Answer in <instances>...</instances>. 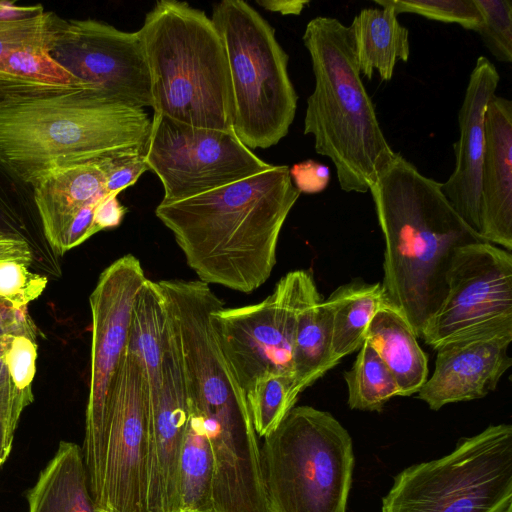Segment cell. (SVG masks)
<instances>
[{
  "label": "cell",
  "instance_id": "obj_38",
  "mask_svg": "<svg viewBox=\"0 0 512 512\" xmlns=\"http://www.w3.org/2000/svg\"><path fill=\"white\" fill-rule=\"evenodd\" d=\"M293 185L300 193L316 194L327 188L330 169L326 165L307 159L289 168Z\"/></svg>",
  "mask_w": 512,
  "mask_h": 512
},
{
  "label": "cell",
  "instance_id": "obj_37",
  "mask_svg": "<svg viewBox=\"0 0 512 512\" xmlns=\"http://www.w3.org/2000/svg\"><path fill=\"white\" fill-rule=\"evenodd\" d=\"M103 172L105 190L119 195L134 185L139 177L149 170L145 153L130 152L108 157L96 162Z\"/></svg>",
  "mask_w": 512,
  "mask_h": 512
},
{
  "label": "cell",
  "instance_id": "obj_40",
  "mask_svg": "<svg viewBox=\"0 0 512 512\" xmlns=\"http://www.w3.org/2000/svg\"><path fill=\"white\" fill-rule=\"evenodd\" d=\"M126 213V208L119 202L118 194L109 193L103 196L96 208L94 221L98 231L115 228L120 225Z\"/></svg>",
  "mask_w": 512,
  "mask_h": 512
},
{
  "label": "cell",
  "instance_id": "obj_20",
  "mask_svg": "<svg viewBox=\"0 0 512 512\" xmlns=\"http://www.w3.org/2000/svg\"><path fill=\"white\" fill-rule=\"evenodd\" d=\"M94 90L58 64L49 48L31 46L0 60V109L37 98Z\"/></svg>",
  "mask_w": 512,
  "mask_h": 512
},
{
  "label": "cell",
  "instance_id": "obj_44",
  "mask_svg": "<svg viewBox=\"0 0 512 512\" xmlns=\"http://www.w3.org/2000/svg\"><path fill=\"white\" fill-rule=\"evenodd\" d=\"M503 512H512V504L509 505Z\"/></svg>",
  "mask_w": 512,
  "mask_h": 512
},
{
  "label": "cell",
  "instance_id": "obj_8",
  "mask_svg": "<svg viewBox=\"0 0 512 512\" xmlns=\"http://www.w3.org/2000/svg\"><path fill=\"white\" fill-rule=\"evenodd\" d=\"M511 500L512 426L498 424L399 472L381 512H503Z\"/></svg>",
  "mask_w": 512,
  "mask_h": 512
},
{
  "label": "cell",
  "instance_id": "obj_22",
  "mask_svg": "<svg viewBox=\"0 0 512 512\" xmlns=\"http://www.w3.org/2000/svg\"><path fill=\"white\" fill-rule=\"evenodd\" d=\"M394 376L400 396L416 394L427 380L428 360L402 313L387 300L374 315L365 340Z\"/></svg>",
  "mask_w": 512,
  "mask_h": 512
},
{
  "label": "cell",
  "instance_id": "obj_45",
  "mask_svg": "<svg viewBox=\"0 0 512 512\" xmlns=\"http://www.w3.org/2000/svg\"><path fill=\"white\" fill-rule=\"evenodd\" d=\"M0 331H2V330L0 329ZM2 364H3V363L0 361V369H1Z\"/></svg>",
  "mask_w": 512,
  "mask_h": 512
},
{
  "label": "cell",
  "instance_id": "obj_5",
  "mask_svg": "<svg viewBox=\"0 0 512 512\" xmlns=\"http://www.w3.org/2000/svg\"><path fill=\"white\" fill-rule=\"evenodd\" d=\"M153 112L202 128L232 131V91L222 38L205 12L160 0L138 30Z\"/></svg>",
  "mask_w": 512,
  "mask_h": 512
},
{
  "label": "cell",
  "instance_id": "obj_24",
  "mask_svg": "<svg viewBox=\"0 0 512 512\" xmlns=\"http://www.w3.org/2000/svg\"><path fill=\"white\" fill-rule=\"evenodd\" d=\"M167 311L158 282L147 279L135 297L126 350L138 362L145 384L147 405L161 385Z\"/></svg>",
  "mask_w": 512,
  "mask_h": 512
},
{
  "label": "cell",
  "instance_id": "obj_1",
  "mask_svg": "<svg viewBox=\"0 0 512 512\" xmlns=\"http://www.w3.org/2000/svg\"><path fill=\"white\" fill-rule=\"evenodd\" d=\"M287 165L175 202L156 217L207 284L251 293L270 277L280 232L300 196Z\"/></svg>",
  "mask_w": 512,
  "mask_h": 512
},
{
  "label": "cell",
  "instance_id": "obj_28",
  "mask_svg": "<svg viewBox=\"0 0 512 512\" xmlns=\"http://www.w3.org/2000/svg\"><path fill=\"white\" fill-rule=\"evenodd\" d=\"M348 405L362 411H381L385 403L400 396L397 382L378 353L364 341L352 368L344 373Z\"/></svg>",
  "mask_w": 512,
  "mask_h": 512
},
{
  "label": "cell",
  "instance_id": "obj_29",
  "mask_svg": "<svg viewBox=\"0 0 512 512\" xmlns=\"http://www.w3.org/2000/svg\"><path fill=\"white\" fill-rule=\"evenodd\" d=\"M59 16L43 5H18L0 1V60L31 46L51 48Z\"/></svg>",
  "mask_w": 512,
  "mask_h": 512
},
{
  "label": "cell",
  "instance_id": "obj_7",
  "mask_svg": "<svg viewBox=\"0 0 512 512\" xmlns=\"http://www.w3.org/2000/svg\"><path fill=\"white\" fill-rule=\"evenodd\" d=\"M211 20L228 60L233 133L251 150L278 144L293 123L298 96L274 28L242 0L216 3Z\"/></svg>",
  "mask_w": 512,
  "mask_h": 512
},
{
  "label": "cell",
  "instance_id": "obj_23",
  "mask_svg": "<svg viewBox=\"0 0 512 512\" xmlns=\"http://www.w3.org/2000/svg\"><path fill=\"white\" fill-rule=\"evenodd\" d=\"M349 27L360 74L368 80L376 70L382 81H389L397 61H408L409 31L399 22L393 9H362Z\"/></svg>",
  "mask_w": 512,
  "mask_h": 512
},
{
  "label": "cell",
  "instance_id": "obj_12",
  "mask_svg": "<svg viewBox=\"0 0 512 512\" xmlns=\"http://www.w3.org/2000/svg\"><path fill=\"white\" fill-rule=\"evenodd\" d=\"M512 333V255L488 242L461 248L447 276L446 295L421 338L437 349L458 339Z\"/></svg>",
  "mask_w": 512,
  "mask_h": 512
},
{
  "label": "cell",
  "instance_id": "obj_9",
  "mask_svg": "<svg viewBox=\"0 0 512 512\" xmlns=\"http://www.w3.org/2000/svg\"><path fill=\"white\" fill-rule=\"evenodd\" d=\"M147 279L140 260L126 254L102 271L89 297L92 338L82 452L93 499L100 486L112 386L126 350L133 303Z\"/></svg>",
  "mask_w": 512,
  "mask_h": 512
},
{
  "label": "cell",
  "instance_id": "obj_4",
  "mask_svg": "<svg viewBox=\"0 0 512 512\" xmlns=\"http://www.w3.org/2000/svg\"><path fill=\"white\" fill-rule=\"evenodd\" d=\"M302 40L315 79L307 99L304 134L336 168L340 188L366 193L395 158L366 91L349 26L331 16L311 19Z\"/></svg>",
  "mask_w": 512,
  "mask_h": 512
},
{
  "label": "cell",
  "instance_id": "obj_30",
  "mask_svg": "<svg viewBox=\"0 0 512 512\" xmlns=\"http://www.w3.org/2000/svg\"><path fill=\"white\" fill-rule=\"evenodd\" d=\"M256 434H270L295 407L298 394L291 376L265 373L245 393Z\"/></svg>",
  "mask_w": 512,
  "mask_h": 512
},
{
  "label": "cell",
  "instance_id": "obj_32",
  "mask_svg": "<svg viewBox=\"0 0 512 512\" xmlns=\"http://www.w3.org/2000/svg\"><path fill=\"white\" fill-rule=\"evenodd\" d=\"M381 7H389L398 15L413 13L430 20L458 24L476 31L482 24V15L474 0H374Z\"/></svg>",
  "mask_w": 512,
  "mask_h": 512
},
{
  "label": "cell",
  "instance_id": "obj_31",
  "mask_svg": "<svg viewBox=\"0 0 512 512\" xmlns=\"http://www.w3.org/2000/svg\"><path fill=\"white\" fill-rule=\"evenodd\" d=\"M14 178L0 165V229L13 238L26 241L34 257L42 259L50 252V246L43 236L40 225L24 211L22 201L14 197Z\"/></svg>",
  "mask_w": 512,
  "mask_h": 512
},
{
  "label": "cell",
  "instance_id": "obj_26",
  "mask_svg": "<svg viewBox=\"0 0 512 512\" xmlns=\"http://www.w3.org/2000/svg\"><path fill=\"white\" fill-rule=\"evenodd\" d=\"M386 296L380 283L356 280L338 287L326 300L331 317V351L336 361L359 349Z\"/></svg>",
  "mask_w": 512,
  "mask_h": 512
},
{
  "label": "cell",
  "instance_id": "obj_14",
  "mask_svg": "<svg viewBox=\"0 0 512 512\" xmlns=\"http://www.w3.org/2000/svg\"><path fill=\"white\" fill-rule=\"evenodd\" d=\"M49 54L95 92L132 107L152 108L150 73L139 31H122L90 18H59Z\"/></svg>",
  "mask_w": 512,
  "mask_h": 512
},
{
  "label": "cell",
  "instance_id": "obj_41",
  "mask_svg": "<svg viewBox=\"0 0 512 512\" xmlns=\"http://www.w3.org/2000/svg\"><path fill=\"white\" fill-rule=\"evenodd\" d=\"M10 262L20 263L28 268L35 267L34 253L22 239L0 237V266Z\"/></svg>",
  "mask_w": 512,
  "mask_h": 512
},
{
  "label": "cell",
  "instance_id": "obj_33",
  "mask_svg": "<svg viewBox=\"0 0 512 512\" xmlns=\"http://www.w3.org/2000/svg\"><path fill=\"white\" fill-rule=\"evenodd\" d=\"M482 18L475 31L490 53L500 62H512V1L474 0Z\"/></svg>",
  "mask_w": 512,
  "mask_h": 512
},
{
  "label": "cell",
  "instance_id": "obj_35",
  "mask_svg": "<svg viewBox=\"0 0 512 512\" xmlns=\"http://www.w3.org/2000/svg\"><path fill=\"white\" fill-rule=\"evenodd\" d=\"M48 278L27 266L10 262L0 266V299L15 310L26 309L45 290Z\"/></svg>",
  "mask_w": 512,
  "mask_h": 512
},
{
  "label": "cell",
  "instance_id": "obj_39",
  "mask_svg": "<svg viewBox=\"0 0 512 512\" xmlns=\"http://www.w3.org/2000/svg\"><path fill=\"white\" fill-rule=\"evenodd\" d=\"M0 329L6 333L23 335L36 341L38 332L26 309L15 310L0 299Z\"/></svg>",
  "mask_w": 512,
  "mask_h": 512
},
{
  "label": "cell",
  "instance_id": "obj_10",
  "mask_svg": "<svg viewBox=\"0 0 512 512\" xmlns=\"http://www.w3.org/2000/svg\"><path fill=\"white\" fill-rule=\"evenodd\" d=\"M145 158L162 183V202L202 194L272 165L254 154L233 131L195 127L160 113H153Z\"/></svg>",
  "mask_w": 512,
  "mask_h": 512
},
{
  "label": "cell",
  "instance_id": "obj_25",
  "mask_svg": "<svg viewBox=\"0 0 512 512\" xmlns=\"http://www.w3.org/2000/svg\"><path fill=\"white\" fill-rule=\"evenodd\" d=\"M339 362L331 351V317L313 278L297 315L294 338V390L299 395Z\"/></svg>",
  "mask_w": 512,
  "mask_h": 512
},
{
  "label": "cell",
  "instance_id": "obj_36",
  "mask_svg": "<svg viewBox=\"0 0 512 512\" xmlns=\"http://www.w3.org/2000/svg\"><path fill=\"white\" fill-rule=\"evenodd\" d=\"M37 356L36 341L23 335L0 332V361L19 388L32 387Z\"/></svg>",
  "mask_w": 512,
  "mask_h": 512
},
{
  "label": "cell",
  "instance_id": "obj_21",
  "mask_svg": "<svg viewBox=\"0 0 512 512\" xmlns=\"http://www.w3.org/2000/svg\"><path fill=\"white\" fill-rule=\"evenodd\" d=\"M28 512H97L82 448L60 441L52 459L25 492Z\"/></svg>",
  "mask_w": 512,
  "mask_h": 512
},
{
  "label": "cell",
  "instance_id": "obj_18",
  "mask_svg": "<svg viewBox=\"0 0 512 512\" xmlns=\"http://www.w3.org/2000/svg\"><path fill=\"white\" fill-rule=\"evenodd\" d=\"M479 235L512 249V102L496 94L484 118Z\"/></svg>",
  "mask_w": 512,
  "mask_h": 512
},
{
  "label": "cell",
  "instance_id": "obj_19",
  "mask_svg": "<svg viewBox=\"0 0 512 512\" xmlns=\"http://www.w3.org/2000/svg\"><path fill=\"white\" fill-rule=\"evenodd\" d=\"M31 187L43 234L56 254L66 229L78 212L108 194L103 172L96 162L51 170Z\"/></svg>",
  "mask_w": 512,
  "mask_h": 512
},
{
  "label": "cell",
  "instance_id": "obj_3",
  "mask_svg": "<svg viewBox=\"0 0 512 512\" xmlns=\"http://www.w3.org/2000/svg\"><path fill=\"white\" fill-rule=\"evenodd\" d=\"M152 119L92 91L37 98L0 109V165L32 186L62 167L146 153Z\"/></svg>",
  "mask_w": 512,
  "mask_h": 512
},
{
  "label": "cell",
  "instance_id": "obj_43",
  "mask_svg": "<svg viewBox=\"0 0 512 512\" xmlns=\"http://www.w3.org/2000/svg\"><path fill=\"white\" fill-rule=\"evenodd\" d=\"M0 237H11V236H9L8 234H6L4 231H2L0 229ZM11 238H13V237H11Z\"/></svg>",
  "mask_w": 512,
  "mask_h": 512
},
{
  "label": "cell",
  "instance_id": "obj_34",
  "mask_svg": "<svg viewBox=\"0 0 512 512\" xmlns=\"http://www.w3.org/2000/svg\"><path fill=\"white\" fill-rule=\"evenodd\" d=\"M33 400L32 387L19 388L3 363L0 369V468L11 453L21 414Z\"/></svg>",
  "mask_w": 512,
  "mask_h": 512
},
{
  "label": "cell",
  "instance_id": "obj_2",
  "mask_svg": "<svg viewBox=\"0 0 512 512\" xmlns=\"http://www.w3.org/2000/svg\"><path fill=\"white\" fill-rule=\"evenodd\" d=\"M369 191L385 242L381 285L387 301L421 338L446 295L458 251L486 241L454 210L441 183L399 153Z\"/></svg>",
  "mask_w": 512,
  "mask_h": 512
},
{
  "label": "cell",
  "instance_id": "obj_15",
  "mask_svg": "<svg viewBox=\"0 0 512 512\" xmlns=\"http://www.w3.org/2000/svg\"><path fill=\"white\" fill-rule=\"evenodd\" d=\"M161 385L148 403V512H179V462L190 418L178 341L167 315Z\"/></svg>",
  "mask_w": 512,
  "mask_h": 512
},
{
  "label": "cell",
  "instance_id": "obj_27",
  "mask_svg": "<svg viewBox=\"0 0 512 512\" xmlns=\"http://www.w3.org/2000/svg\"><path fill=\"white\" fill-rule=\"evenodd\" d=\"M214 461L200 420L190 413L179 462V512H212Z\"/></svg>",
  "mask_w": 512,
  "mask_h": 512
},
{
  "label": "cell",
  "instance_id": "obj_46",
  "mask_svg": "<svg viewBox=\"0 0 512 512\" xmlns=\"http://www.w3.org/2000/svg\"><path fill=\"white\" fill-rule=\"evenodd\" d=\"M97 512H105V511H102V510H97Z\"/></svg>",
  "mask_w": 512,
  "mask_h": 512
},
{
  "label": "cell",
  "instance_id": "obj_16",
  "mask_svg": "<svg viewBox=\"0 0 512 512\" xmlns=\"http://www.w3.org/2000/svg\"><path fill=\"white\" fill-rule=\"evenodd\" d=\"M512 333L485 334L439 346L434 372L417 392L430 409L485 397L494 391L512 359Z\"/></svg>",
  "mask_w": 512,
  "mask_h": 512
},
{
  "label": "cell",
  "instance_id": "obj_42",
  "mask_svg": "<svg viewBox=\"0 0 512 512\" xmlns=\"http://www.w3.org/2000/svg\"><path fill=\"white\" fill-rule=\"evenodd\" d=\"M257 4L271 12L282 15H300L309 1L306 0H258Z\"/></svg>",
  "mask_w": 512,
  "mask_h": 512
},
{
  "label": "cell",
  "instance_id": "obj_11",
  "mask_svg": "<svg viewBox=\"0 0 512 512\" xmlns=\"http://www.w3.org/2000/svg\"><path fill=\"white\" fill-rule=\"evenodd\" d=\"M311 279L307 271H291L261 302L236 308L220 306L212 312L222 351L245 393L265 373L294 379L297 315Z\"/></svg>",
  "mask_w": 512,
  "mask_h": 512
},
{
  "label": "cell",
  "instance_id": "obj_13",
  "mask_svg": "<svg viewBox=\"0 0 512 512\" xmlns=\"http://www.w3.org/2000/svg\"><path fill=\"white\" fill-rule=\"evenodd\" d=\"M149 428L142 370L125 350L112 386L97 510L148 512Z\"/></svg>",
  "mask_w": 512,
  "mask_h": 512
},
{
  "label": "cell",
  "instance_id": "obj_17",
  "mask_svg": "<svg viewBox=\"0 0 512 512\" xmlns=\"http://www.w3.org/2000/svg\"><path fill=\"white\" fill-rule=\"evenodd\" d=\"M500 75L486 57L477 58L458 114L459 139L454 143L455 168L441 189L458 215L479 234L484 118L496 94Z\"/></svg>",
  "mask_w": 512,
  "mask_h": 512
},
{
  "label": "cell",
  "instance_id": "obj_6",
  "mask_svg": "<svg viewBox=\"0 0 512 512\" xmlns=\"http://www.w3.org/2000/svg\"><path fill=\"white\" fill-rule=\"evenodd\" d=\"M268 512H346L354 454L329 412L293 407L260 447Z\"/></svg>",
  "mask_w": 512,
  "mask_h": 512
}]
</instances>
